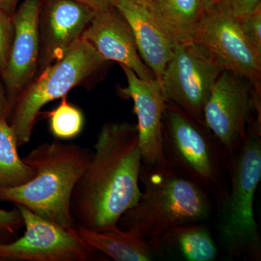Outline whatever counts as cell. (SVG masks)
Masks as SVG:
<instances>
[{
    "label": "cell",
    "mask_w": 261,
    "mask_h": 261,
    "mask_svg": "<svg viewBox=\"0 0 261 261\" xmlns=\"http://www.w3.org/2000/svg\"><path fill=\"white\" fill-rule=\"evenodd\" d=\"M14 34L13 18L0 9V75L8 63Z\"/></svg>",
    "instance_id": "cell-22"
},
{
    "label": "cell",
    "mask_w": 261,
    "mask_h": 261,
    "mask_svg": "<svg viewBox=\"0 0 261 261\" xmlns=\"http://www.w3.org/2000/svg\"><path fill=\"white\" fill-rule=\"evenodd\" d=\"M204 14L210 12L217 4L218 0H202Z\"/></svg>",
    "instance_id": "cell-28"
},
{
    "label": "cell",
    "mask_w": 261,
    "mask_h": 261,
    "mask_svg": "<svg viewBox=\"0 0 261 261\" xmlns=\"http://www.w3.org/2000/svg\"><path fill=\"white\" fill-rule=\"evenodd\" d=\"M114 7L129 24L139 54L161 82L172 57L173 43L149 0H115Z\"/></svg>",
    "instance_id": "cell-15"
},
{
    "label": "cell",
    "mask_w": 261,
    "mask_h": 261,
    "mask_svg": "<svg viewBox=\"0 0 261 261\" xmlns=\"http://www.w3.org/2000/svg\"><path fill=\"white\" fill-rule=\"evenodd\" d=\"M18 147L7 118H0V188L20 186L34 177L32 168L19 156Z\"/></svg>",
    "instance_id": "cell-19"
},
{
    "label": "cell",
    "mask_w": 261,
    "mask_h": 261,
    "mask_svg": "<svg viewBox=\"0 0 261 261\" xmlns=\"http://www.w3.org/2000/svg\"><path fill=\"white\" fill-rule=\"evenodd\" d=\"M75 229L87 245L114 260L149 261L155 255L147 240L128 230L96 231L79 226Z\"/></svg>",
    "instance_id": "cell-16"
},
{
    "label": "cell",
    "mask_w": 261,
    "mask_h": 261,
    "mask_svg": "<svg viewBox=\"0 0 261 261\" xmlns=\"http://www.w3.org/2000/svg\"><path fill=\"white\" fill-rule=\"evenodd\" d=\"M42 3V0H24L13 16L14 34L8 63L1 75L12 111L24 89L37 75Z\"/></svg>",
    "instance_id": "cell-11"
},
{
    "label": "cell",
    "mask_w": 261,
    "mask_h": 261,
    "mask_svg": "<svg viewBox=\"0 0 261 261\" xmlns=\"http://www.w3.org/2000/svg\"><path fill=\"white\" fill-rule=\"evenodd\" d=\"M142 163L137 124L105 123L72 194L70 213L75 226L96 231L119 228L121 216L142 195Z\"/></svg>",
    "instance_id": "cell-1"
},
{
    "label": "cell",
    "mask_w": 261,
    "mask_h": 261,
    "mask_svg": "<svg viewBox=\"0 0 261 261\" xmlns=\"http://www.w3.org/2000/svg\"><path fill=\"white\" fill-rule=\"evenodd\" d=\"M85 5L93 10L94 13L104 11L114 7L115 0H73Z\"/></svg>",
    "instance_id": "cell-25"
},
{
    "label": "cell",
    "mask_w": 261,
    "mask_h": 261,
    "mask_svg": "<svg viewBox=\"0 0 261 261\" xmlns=\"http://www.w3.org/2000/svg\"><path fill=\"white\" fill-rule=\"evenodd\" d=\"M95 13L73 0H46L39 15L38 73L61 60L82 37Z\"/></svg>",
    "instance_id": "cell-13"
},
{
    "label": "cell",
    "mask_w": 261,
    "mask_h": 261,
    "mask_svg": "<svg viewBox=\"0 0 261 261\" xmlns=\"http://www.w3.org/2000/svg\"><path fill=\"white\" fill-rule=\"evenodd\" d=\"M19 0H0V9L13 18Z\"/></svg>",
    "instance_id": "cell-27"
},
{
    "label": "cell",
    "mask_w": 261,
    "mask_h": 261,
    "mask_svg": "<svg viewBox=\"0 0 261 261\" xmlns=\"http://www.w3.org/2000/svg\"><path fill=\"white\" fill-rule=\"evenodd\" d=\"M12 112L8 97H7L6 91L4 86L0 82V118H7Z\"/></svg>",
    "instance_id": "cell-26"
},
{
    "label": "cell",
    "mask_w": 261,
    "mask_h": 261,
    "mask_svg": "<svg viewBox=\"0 0 261 261\" xmlns=\"http://www.w3.org/2000/svg\"><path fill=\"white\" fill-rule=\"evenodd\" d=\"M245 37L261 56V5L240 20Z\"/></svg>",
    "instance_id": "cell-23"
},
{
    "label": "cell",
    "mask_w": 261,
    "mask_h": 261,
    "mask_svg": "<svg viewBox=\"0 0 261 261\" xmlns=\"http://www.w3.org/2000/svg\"><path fill=\"white\" fill-rule=\"evenodd\" d=\"M193 42L224 70L246 79L260 92L261 56L247 40L240 20L215 6L204 14Z\"/></svg>",
    "instance_id": "cell-10"
},
{
    "label": "cell",
    "mask_w": 261,
    "mask_h": 261,
    "mask_svg": "<svg viewBox=\"0 0 261 261\" xmlns=\"http://www.w3.org/2000/svg\"><path fill=\"white\" fill-rule=\"evenodd\" d=\"M140 181L145 187L140 200L118 221V227L140 235L159 255L163 238L184 225L201 223L211 214L207 192L169 166L142 163Z\"/></svg>",
    "instance_id": "cell-2"
},
{
    "label": "cell",
    "mask_w": 261,
    "mask_h": 261,
    "mask_svg": "<svg viewBox=\"0 0 261 261\" xmlns=\"http://www.w3.org/2000/svg\"><path fill=\"white\" fill-rule=\"evenodd\" d=\"M61 99L58 107L45 115L51 135L60 140H70L80 135L83 129L84 115L80 109L68 102L66 96Z\"/></svg>",
    "instance_id": "cell-20"
},
{
    "label": "cell",
    "mask_w": 261,
    "mask_h": 261,
    "mask_svg": "<svg viewBox=\"0 0 261 261\" xmlns=\"http://www.w3.org/2000/svg\"><path fill=\"white\" fill-rule=\"evenodd\" d=\"M23 220V236L0 243V261H89L95 250L80 238L76 229L67 228L16 205Z\"/></svg>",
    "instance_id": "cell-9"
},
{
    "label": "cell",
    "mask_w": 261,
    "mask_h": 261,
    "mask_svg": "<svg viewBox=\"0 0 261 261\" xmlns=\"http://www.w3.org/2000/svg\"><path fill=\"white\" fill-rule=\"evenodd\" d=\"M153 4L158 18L173 44L193 42L204 15L202 0H163Z\"/></svg>",
    "instance_id": "cell-18"
},
{
    "label": "cell",
    "mask_w": 261,
    "mask_h": 261,
    "mask_svg": "<svg viewBox=\"0 0 261 261\" xmlns=\"http://www.w3.org/2000/svg\"><path fill=\"white\" fill-rule=\"evenodd\" d=\"M166 250L188 261H213L218 254L208 228L200 222L184 225L169 231L161 241L159 255Z\"/></svg>",
    "instance_id": "cell-17"
},
{
    "label": "cell",
    "mask_w": 261,
    "mask_h": 261,
    "mask_svg": "<svg viewBox=\"0 0 261 261\" xmlns=\"http://www.w3.org/2000/svg\"><path fill=\"white\" fill-rule=\"evenodd\" d=\"M93 46L81 37L61 60L36 75L17 99L10 123L18 147L30 142L41 109L66 96L106 63Z\"/></svg>",
    "instance_id": "cell-6"
},
{
    "label": "cell",
    "mask_w": 261,
    "mask_h": 261,
    "mask_svg": "<svg viewBox=\"0 0 261 261\" xmlns=\"http://www.w3.org/2000/svg\"><path fill=\"white\" fill-rule=\"evenodd\" d=\"M23 227V218L18 207L10 211L0 209V243L14 241Z\"/></svg>",
    "instance_id": "cell-21"
},
{
    "label": "cell",
    "mask_w": 261,
    "mask_h": 261,
    "mask_svg": "<svg viewBox=\"0 0 261 261\" xmlns=\"http://www.w3.org/2000/svg\"><path fill=\"white\" fill-rule=\"evenodd\" d=\"M250 120L243 145L228 162L230 189L218 205L220 237L231 256L260 261L254 197L261 178V123Z\"/></svg>",
    "instance_id": "cell-4"
},
{
    "label": "cell",
    "mask_w": 261,
    "mask_h": 261,
    "mask_svg": "<svg viewBox=\"0 0 261 261\" xmlns=\"http://www.w3.org/2000/svg\"><path fill=\"white\" fill-rule=\"evenodd\" d=\"M261 5V0H218L216 6L224 13L240 20Z\"/></svg>",
    "instance_id": "cell-24"
},
{
    "label": "cell",
    "mask_w": 261,
    "mask_h": 261,
    "mask_svg": "<svg viewBox=\"0 0 261 261\" xmlns=\"http://www.w3.org/2000/svg\"><path fill=\"white\" fill-rule=\"evenodd\" d=\"M149 1L152 2V3H154V4H159V3H162L163 0H149Z\"/></svg>",
    "instance_id": "cell-29"
},
{
    "label": "cell",
    "mask_w": 261,
    "mask_h": 261,
    "mask_svg": "<svg viewBox=\"0 0 261 261\" xmlns=\"http://www.w3.org/2000/svg\"><path fill=\"white\" fill-rule=\"evenodd\" d=\"M162 136L168 166L210 193L219 205L228 192L229 160L205 123L166 102Z\"/></svg>",
    "instance_id": "cell-5"
},
{
    "label": "cell",
    "mask_w": 261,
    "mask_h": 261,
    "mask_svg": "<svg viewBox=\"0 0 261 261\" xmlns=\"http://www.w3.org/2000/svg\"><path fill=\"white\" fill-rule=\"evenodd\" d=\"M92 155L91 149L75 144L44 142L23 159L34 177L20 186L0 188V201L23 205L54 224L74 228L71 196Z\"/></svg>",
    "instance_id": "cell-3"
},
{
    "label": "cell",
    "mask_w": 261,
    "mask_h": 261,
    "mask_svg": "<svg viewBox=\"0 0 261 261\" xmlns=\"http://www.w3.org/2000/svg\"><path fill=\"white\" fill-rule=\"evenodd\" d=\"M224 70L195 42L175 43L172 57L161 80L166 102L173 103L197 121L204 122V106Z\"/></svg>",
    "instance_id": "cell-8"
},
{
    "label": "cell",
    "mask_w": 261,
    "mask_h": 261,
    "mask_svg": "<svg viewBox=\"0 0 261 261\" xmlns=\"http://www.w3.org/2000/svg\"><path fill=\"white\" fill-rule=\"evenodd\" d=\"M260 94L246 79L227 70L211 89L203 121L228 160L243 145L252 113L260 117Z\"/></svg>",
    "instance_id": "cell-7"
},
{
    "label": "cell",
    "mask_w": 261,
    "mask_h": 261,
    "mask_svg": "<svg viewBox=\"0 0 261 261\" xmlns=\"http://www.w3.org/2000/svg\"><path fill=\"white\" fill-rule=\"evenodd\" d=\"M82 37L106 61L130 68L141 80H154L153 73L139 54L129 24L115 7L95 13Z\"/></svg>",
    "instance_id": "cell-14"
},
{
    "label": "cell",
    "mask_w": 261,
    "mask_h": 261,
    "mask_svg": "<svg viewBox=\"0 0 261 261\" xmlns=\"http://www.w3.org/2000/svg\"><path fill=\"white\" fill-rule=\"evenodd\" d=\"M126 75L128 85L121 91L134 102V112L137 117V126L142 164L147 166H168L162 136V121L166 99L161 82L155 79L141 80L126 66L121 65Z\"/></svg>",
    "instance_id": "cell-12"
}]
</instances>
